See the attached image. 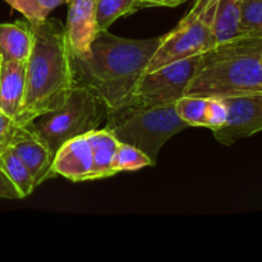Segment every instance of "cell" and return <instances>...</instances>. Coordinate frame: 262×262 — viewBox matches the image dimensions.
<instances>
[{
  "instance_id": "6da1fadb",
  "label": "cell",
  "mask_w": 262,
  "mask_h": 262,
  "mask_svg": "<svg viewBox=\"0 0 262 262\" xmlns=\"http://www.w3.org/2000/svg\"><path fill=\"white\" fill-rule=\"evenodd\" d=\"M161 40L163 36L133 40L99 31L89 54L71 53L73 86L89 90L109 112L125 106Z\"/></svg>"
},
{
  "instance_id": "7a4b0ae2",
  "label": "cell",
  "mask_w": 262,
  "mask_h": 262,
  "mask_svg": "<svg viewBox=\"0 0 262 262\" xmlns=\"http://www.w3.org/2000/svg\"><path fill=\"white\" fill-rule=\"evenodd\" d=\"M31 30L33 46L26 66L25 99L15 125H27L38 115L61 107L73 89L71 48L63 23L48 18L31 26Z\"/></svg>"
},
{
  "instance_id": "3957f363",
  "label": "cell",
  "mask_w": 262,
  "mask_h": 262,
  "mask_svg": "<svg viewBox=\"0 0 262 262\" xmlns=\"http://www.w3.org/2000/svg\"><path fill=\"white\" fill-rule=\"evenodd\" d=\"M262 37L242 36L200 55L186 96L214 99L262 92Z\"/></svg>"
},
{
  "instance_id": "277c9868",
  "label": "cell",
  "mask_w": 262,
  "mask_h": 262,
  "mask_svg": "<svg viewBox=\"0 0 262 262\" xmlns=\"http://www.w3.org/2000/svg\"><path fill=\"white\" fill-rule=\"evenodd\" d=\"M105 122V129L119 142L146 154L152 166L158 163L160 150L168 140L189 128L177 113L176 104L156 107L123 106L109 112Z\"/></svg>"
},
{
  "instance_id": "5b68a950",
  "label": "cell",
  "mask_w": 262,
  "mask_h": 262,
  "mask_svg": "<svg viewBox=\"0 0 262 262\" xmlns=\"http://www.w3.org/2000/svg\"><path fill=\"white\" fill-rule=\"evenodd\" d=\"M107 114L106 105L99 97L73 86L63 106L38 115L27 125L55 154L67 141L99 129Z\"/></svg>"
},
{
  "instance_id": "8992f818",
  "label": "cell",
  "mask_w": 262,
  "mask_h": 262,
  "mask_svg": "<svg viewBox=\"0 0 262 262\" xmlns=\"http://www.w3.org/2000/svg\"><path fill=\"white\" fill-rule=\"evenodd\" d=\"M217 0H196L179 25L163 35L160 45L151 58L145 73L182 60L201 55L215 46L212 22Z\"/></svg>"
},
{
  "instance_id": "52a82bcc",
  "label": "cell",
  "mask_w": 262,
  "mask_h": 262,
  "mask_svg": "<svg viewBox=\"0 0 262 262\" xmlns=\"http://www.w3.org/2000/svg\"><path fill=\"white\" fill-rule=\"evenodd\" d=\"M199 59L200 55L189 56L143 73L125 106L156 107L176 104L186 94Z\"/></svg>"
},
{
  "instance_id": "ba28073f",
  "label": "cell",
  "mask_w": 262,
  "mask_h": 262,
  "mask_svg": "<svg viewBox=\"0 0 262 262\" xmlns=\"http://www.w3.org/2000/svg\"><path fill=\"white\" fill-rule=\"evenodd\" d=\"M228 109L227 122L212 130L215 140L222 145L237 141L262 130V92L222 99Z\"/></svg>"
},
{
  "instance_id": "9c48e42d",
  "label": "cell",
  "mask_w": 262,
  "mask_h": 262,
  "mask_svg": "<svg viewBox=\"0 0 262 262\" xmlns=\"http://www.w3.org/2000/svg\"><path fill=\"white\" fill-rule=\"evenodd\" d=\"M5 142L27 166L36 186L56 176L53 168L55 154L28 125H17Z\"/></svg>"
},
{
  "instance_id": "30bf717a",
  "label": "cell",
  "mask_w": 262,
  "mask_h": 262,
  "mask_svg": "<svg viewBox=\"0 0 262 262\" xmlns=\"http://www.w3.org/2000/svg\"><path fill=\"white\" fill-rule=\"evenodd\" d=\"M66 28L71 53L89 54L95 36L99 32L96 23V0H69Z\"/></svg>"
},
{
  "instance_id": "8fae6325",
  "label": "cell",
  "mask_w": 262,
  "mask_h": 262,
  "mask_svg": "<svg viewBox=\"0 0 262 262\" xmlns=\"http://www.w3.org/2000/svg\"><path fill=\"white\" fill-rule=\"evenodd\" d=\"M56 176H61L71 182L92 181L94 156L87 135L67 141L55 152L53 164Z\"/></svg>"
},
{
  "instance_id": "7c38bea8",
  "label": "cell",
  "mask_w": 262,
  "mask_h": 262,
  "mask_svg": "<svg viewBox=\"0 0 262 262\" xmlns=\"http://www.w3.org/2000/svg\"><path fill=\"white\" fill-rule=\"evenodd\" d=\"M176 110L189 127H206L215 130L228 118V109L222 99L204 96H182L176 101Z\"/></svg>"
},
{
  "instance_id": "4fadbf2b",
  "label": "cell",
  "mask_w": 262,
  "mask_h": 262,
  "mask_svg": "<svg viewBox=\"0 0 262 262\" xmlns=\"http://www.w3.org/2000/svg\"><path fill=\"white\" fill-rule=\"evenodd\" d=\"M27 61H0V110L15 120L26 92Z\"/></svg>"
},
{
  "instance_id": "5bb4252c",
  "label": "cell",
  "mask_w": 262,
  "mask_h": 262,
  "mask_svg": "<svg viewBox=\"0 0 262 262\" xmlns=\"http://www.w3.org/2000/svg\"><path fill=\"white\" fill-rule=\"evenodd\" d=\"M33 46L28 22L0 25V61H27Z\"/></svg>"
},
{
  "instance_id": "9a60e30c",
  "label": "cell",
  "mask_w": 262,
  "mask_h": 262,
  "mask_svg": "<svg viewBox=\"0 0 262 262\" xmlns=\"http://www.w3.org/2000/svg\"><path fill=\"white\" fill-rule=\"evenodd\" d=\"M94 156V173L92 181L114 176L113 161L117 152L119 141L107 129H95L87 135Z\"/></svg>"
},
{
  "instance_id": "2e32d148",
  "label": "cell",
  "mask_w": 262,
  "mask_h": 262,
  "mask_svg": "<svg viewBox=\"0 0 262 262\" xmlns=\"http://www.w3.org/2000/svg\"><path fill=\"white\" fill-rule=\"evenodd\" d=\"M241 5L242 0H217L212 22L215 45L242 37Z\"/></svg>"
},
{
  "instance_id": "e0dca14e",
  "label": "cell",
  "mask_w": 262,
  "mask_h": 262,
  "mask_svg": "<svg viewBox=\"0 0 262 262\" xmlns=\"http://www.w3.org/2000/svg\"><path fill=\"white\" fill-rule=\"evenodd\" d=\"M0 165L5 171L12 183L20 193L22 199L30 196L36 188L35 179L32 174L27 169V166L23 164V161L15 155L12 148L7 145V142L0 146Z\"/></svg>"
},
{
  "instance_id": "ac0fdd59",
  "label": "cell",
  "mask_w": 262,
  "mask_h": 262,
  "mask_svg": "<svg viewBox=\"0 0 262 262\" xmlns=\"http://www.w3.org/2000/svg\"><path fill=\"white\" fill-rule=\"evenodd\" d=\"M140 10L137 0H96L97 30L106 31L120 17Z\"/></svg>"
},
{
  "instance_id": "d6986e66",
  "label": "cell",
  "mask_w": 262,
  "mask_h": 262,
  "mask_svg": "<svg viewBox=\"0 0 262 262\" xmlns=\"http://www.w3.org/2000/svg\"><path fill=\"white\" fill-rule=\"evenodd\" d=\"M14 10H18L28 25L36 26L49 18V14L56 7L63 4L61 0H3Z\"/></svg>"
},
{
  "instance_id": "ffe728a7",
  "label": "cell",
  "mask_w": 262,
  "mask_h": 262,
  "mask_svg": "<svg viewBox=\"0 0 262 262\" xmlns=\"http://www.w3.org/2000/svg\"><path fill=\"white\" fill-rule=\"evenodd\" d=\"M146 166H152L150 158L133 146L119 142L113 161L114 174L120 171H136Z\"/></svg>"
},
{
  "instance_id": "44dd1931",
  "label": "cell",
  "mask_w": 262,
  "mask_h": 262,
  "mask_svg": "<svg viewBox=\"0 0 262 262\" xmlns=\"http://www.w3.org/2000/svg\"><path fill=\"white\" fill-rule=\"evenodd\" d=\"M241 32L248 37H262V0H242Z\"/></svg>"
},
{
  "instance_id": "7402d4cb",
  "label": "cell",
  "mask_w": 262,
  "mask_h": 262,
  "mask_svg": "<svg viewBox=\"0 0 262 262\" xmlns=\"http://www.w3.org/2000/svg\"><path fill=\"white\" fill-rule=\"evenodd\" d=\"M0 199H7V200H20L22 196L15 188L14 184L9 179V177L5 174L0 166Z\"/></svg>"
},
{
  "instance_id": "603a6c76",
  "label": "cell",
  "mask_w": 262,
  "mask_h": 262,
  "mask_svg": "<svg viewBox=\"0 0 262 262\" xmlns=\"http://www.w3.org/2000/svg\"><path fill=\"white\" fill-rule=\"evenodd\" d=\"M15 127L17 125H15L14 119L0 110V143L5 142L8 140V137H9L10 133L13 132Z\"/></svg>"
},
{
  "instance_id": "cb8c5ba5",
  "label": "cell",
  "mask_w": 262,
  "mask_h": 262,
  "mask_svg": "<svg viewBox=\"0 0 262 262\" xmlns=\"http://www.w3.org/2000/svg\"><path fill=\"white\" fill-rule=\"evenodd\" d=\"M187 0H137L140 9L150 7H178Z\"/></svg>"
},
{
  "instance_id": "d4e9b609",
  "label": "cell",
  "mask_w": 262,
  "mask_h": 262,
  "mask_svg": "<svg viewBox=\"0 0 262 262\" xmlns=\"http://www.w3.org/2000/svg\"><path fill=\"white\" fill-rule=\"evenodd\" d=\"M61 2H63V4H67V3H68L69 0H61Z\"/></svg>"
},
{
  "instance_id": "484cf974",
  "label": "cell",
  "mask_w": 262,
  "mask_h": 262,
  "mask_svg": "<svg viewBox=\"0 0 262 262\" xmlns=\"http://www.w3.org/2000/svg\"><path fill=\"white\" fill-rule=\"evenodd\" d=\"M261 64H262V55H261Z\"/></svg>"
},
{
  "instance_id": "4316f807",
  "label": "cell",
  "mask_w": 262,
  "mask_h": 262,
  "mask_svg": "<svg viewBox=\"0 0 262 262\" xmlns=\"http://www.w3.org/2000/svg\"><path fill=\"white\" fill-rule=\"evenodd\" d=\"M3 143H4V142H3ZM3 143H0V146H2V145H3Z\"/></svg>"
},
{
  "instance_id": "83f0119b",
  "label": "cell",
  "mask_w": 262,
  "mask_h": 262,
  "mask_svg": "<svg viewBox=\"0 0 262 262\" xmlns=\"http://www.w3.org/2000/svg\"><path fill=\"white\" fill-rule=\"evenodd\" d=\"M0 166H2V165H0Z\"/></svg>"
}]
</instances>
